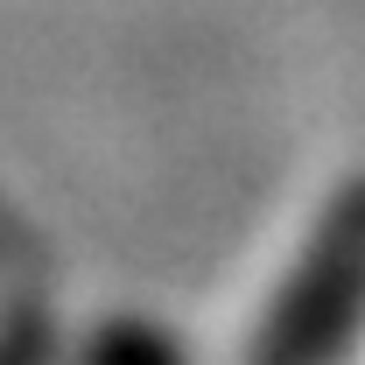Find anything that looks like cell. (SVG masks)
<instances>
[{
    "label": "cell",
    "instance_id": "cell-1",
    "mask_svg": "<svg viewBox=\"0 0 365 365\" xmlns=\"http://www.w3.org/2000/svg\"><path fill=\"white\" fill-rule=\"evenodd\" d=\"M365 344V169L323 197L253 337V365H351Z\"/></svg>",
    "mask_w": 365,
    "mask_h": 365
}]
</instances>
